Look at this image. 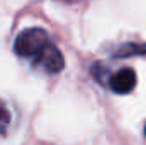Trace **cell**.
Masks as SVG:
<instances>
[{
  "instance_id": "cell-1",
  "label": "cell",
  "mask_w": 146,
  "mask_h": 145,
  "mask_svg": "<svg viewBox=\"0 0 146 145\" xmlns=\"http://www.w3.org/2000/svg\"><path fill=\"white\" fill-rule=\"evenodd\" d=\"M14 51L27 60L34 68L46 73H58L65 68L61 51L51 43L49 34L41 28H31L15 38Z\"/></svg>"
},
{
  "instance_id": "cell-2",
  "label": "cell",
  "mask_w": 146,
  "mask_h": 145,
  "mask_svg": "<svg viewBox=\"0 0 146 145\" xmlns=\"http://www.w3.org/2000/svg\"><path fill=\"white\" fill-rule=\"evenodd\" d=\"M109 87L115 94H129L136 87V73L133 68H121L109 79Z\"/></svg>"
},
{
  "instance_id": "cell-3",
  "label": "cell",
  "mask_w": 146,
  "mask_h": 145,
  "mask_svg": "<svg viewBox=\"0 0 146 145\" xmlns=\"http://www.w3.org/2000/svg\"><path fill=\"white\" fill-rule=\"evenodd\" d=\"M115 58H129V56H146V43H126L114 53Z\"/></svg>"
},
{
  "instance_id": "cell-4",
  "label": "cell",
  "mask_w": 146,
  "mask_h": 145,
  "mask_svg": "<svg viewBox=\"0 0 146 145\" xmlns=\"http://www.w3.org/2000/svg\"><path fill=\"white\" fill-rule=\"evenodd\" d=\"M9 125H10V113H9L7 106L0 101V135H3L7 132Z\"/></svg>"
},
{
  "instance_id": "cell-5",
  "label": "cell",
  "mask_w": 146,
  "mask_h": 145,
  "mask_svg": "<svg viewBox=\"0 0 146 145\" xmlns=\"http://www.w3.org/2000/svg\"><path fill=\"white\" fill-rule=\"evenodd\" d=\"M145 135H146V126H145Z\"/></svg>"
}]
</instances>
